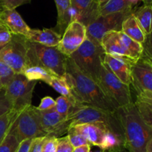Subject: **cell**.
Returning <instances> with one entry per match:
<instances>
[{"label":"cell","instance_id":"obj_1","mask_svg":"<svg viewBox=\"0 0 152 152\" xmlns=\"http://www.w3.org/2000/svg\"><path fill=\"white\" fill-rule=\"evenodd\" d=\"M65 79L76 102L111 112L116 111L117 108L105 94L99 83L84 74L71 57L67 58Z\"/></svg>","mask_w":152,"mask_h":152},{"label":"cell","instance_id":"obj_2","mask_svg":"<svg viewBox=\"0 0 152 152\" xmlns=\"http://www.w3.org/2000/svg\"><path fill=\"white\" fill-rule=\"evenodd\" d=\"M115 114L123 129L125 148L129 152H145L152 129L142 120L134 103L119 107Z\"/></svg>","mask_w":152,"mask_h":152},{"label":"cell","instance_id":"obj_3","mask_svg":"<svg viewBox=\"0 0 152 152\" xmlns=\"http://www.w3.org/2000/svg\"><path fill=\"white\" fill-rule=\"evenodd\" d=\"M66 119L69 122L70 127L86 123H101L109 132L124 137L123 129L115 112L74 102L71 105Z\"/></svg>","mask_w":152,"mask_h":152},{"label":"cell","instance_id":"obj_4","mask_svg":"<svg viewBox=\"0 0 152 152\" xmlns=\"http://www.w3.org/2000/svg\"><path fill=\"white\" fill-rule=\"evenodd\" d=\"M28 65L43 67L58 77L65 75L67 58L56 47H49L28 40Z\"/></svg>","mask_w":152,"mask_h":152},{"label":"cell","instance_id":"obj_5","mask_svg":"<svg viewBox=\"0 0 152 152\" xmlns=\"http://www.w3.org/2000/svg\"><path fill=\"white\" fill-rule=\"evenodd\" d=\"M104 53L102 46L92 42L87 38L69 57L84 74L98 83Z\"/></svg>","mask_w":152,"mask_h":152},{"label":"cell","instance_id":"obj_6","mask_svg":"<svg viewBox=\"0 0 152 152\" xmlns=\"http://www.w3.org/2000/svg\"><path fill=\"white\" fill-rule=\"evenodd\" d=\"M9 132L16 136L19 142L27 139L47 136L42 130L37 107L29 105L19 112L12 123Z\"/></svg>","mask_w":152,"mask_h":152},{"label":"cell","instance_id":"obj_7","mask_svg":"<svg viewBox=\"0 0 152 152\" xmlns=\"http://www.w3.org/2000/svg\"><path fill=\"white\" fill-rule=\"evenodd\" d=\"M98 83L117 108L133 102L130 86L122 83L104 63H102Z\"/></svg>","mask_w":152,"mask_h":152},{"label":"cell","instance_id":"obj_8","mask_svg":"<svg viewBox=\"0 0 152 152\" xmlns=\"http://www.w3.org/2000/svg\"><path fill=\"white\" fill-rule=\"evenodd\" d=\"M133 10L99 16L86 26L87 38L92 42L101 45V41L106 33L110 31H121L125 19L133 13Z\"/></svg>","mask_w":152,"mask_h":152},{"label":"cell","instance_id":"obj_9","mask_svg":"<svg viewBox=\"0 0 152 152\" xmlns=\"http://www.w3.org/2000/svg\"><path fill=\"white\" fill-rule=\"evenodd\" d=\"M28 39L20 35H12L8 44L0 50V60L12 68L16 74H22L28 65Z\"/></svg>","mask_w":152,"mask_h":152},{"label":"cell","instance_id":"obj_10","mask_svg":"<svg viewBox=\"0 0 152 152\" xmlns=\"http://www.w3.org/2000/svg\"><path fill=\"white\" fill-rule=\"evenodd\" d=\"M37 81H30L22 74H16L4 88L7 97L11 102L13 109L22 111L31 105L33 93Z\"/></svg>","mask_w":152,"mask_h":152},{"label":"cell","instance_id":"obj_11","mask_svg":"<svg viewBox=\"0 0 152 152\" xmlns=\"http://www.w3.org/2000/svg\"><path fill=\"white\" fill-rule=\"evenodd\" d=\"M87 39L86 26L79 21L71 22L64 31L57 48L66 56H71L74 52Z\"/></svg>","mask_w":152,"mask_h":152},{"label":"cell","instance_id":"obj_12","mask_svg":"<svg viewBox=\"0 0 152 152\" xmlns=\"http://www.w3.org/2000/svg\"><path fill=\"white\" fill-rule=\"evenodd\" d=\"M132 85L140 94L143 91L152 92V65L145 58L141 56L131 63Z\"/></svg>","mask_w":152,"mask_h":152},{"label":"cell","instance_id":"obj_13","mask_svg":"<svg viewBox=\"0 0 152 152\" xmlns=\"http://www.w3.org/2000/svg\"><path fill=\"white\" fill-rule=\"evenodd\" d=\"M39 117L42 130L47 136L58 138L68 133L70 128L69 122L66 118L62 117L55 108L39 111Z\"/></svg>","mask_w":152,"mask_h":152},{"label":"cell","instance_id":"obj_14","mask_svg":"<svg viewBox=\"0 0 152 152\" xmlns=\"http://www.w3.org/2000/svg\"><path fill=\"white\" fill-rule=\"evenodd\" d=\"M0 23L13 35L28 37L31 28L16 9L4 8L0 11Z\"/></svg>","mask_w":152,"mask_h":152},{"label":"cell","instance_id":"obj_15","mask_svg":"<svg viewBox=\"0 0 152 152\" xmlns=\"http://www.w3.org/2000/svg\"><path fill=\"white\" fill-rule=\"evenodd\" d=\"M133 60L122 56H112L104 53L102 62L108 67L111 72L124 84L132 85L131 63Z\"/></svg>","mask_w":152,"mask_h":152},{"label":"cell","instance_id":"obj_16","mask_svg":"<svg viewBox=\"0 0 152 152\" xmlns=\"http://www.w3.org/2000/svg\"><path fill=\"white\" fill-rule=\"evenodd\" d=\"M71 7L78 16L77 21L87 26L99 16V7L96 0H71Z\"/></svg>","mask_w":152,"mask_h":152},{"label":"cell","instance_id":"obj_17","mask_svg":"<svg viewBox=\"0 0 152 152\" xmlns=\"http://www.w3.org/2000/svg\"><path fill=\"white\" fill-rule=\"evenodd\" d=\"M57 10V24L55 31L62 36L71 22L77 21V14L71 7V0H54Z\"/></svg>","mask_w":152,"mask_h":152},{"label":"cell","instance_id":"obj_18","mask_svg":"<svg viewBox=\"0 0 152 152\" xmlns=\"http://www.w3.org/2000/svg\"><path fill=\"white\" fill-rule=\"evenodd\" d=\"M118 31H110L103 36L101 46L105 53L132 59V56L118 37ZM134 61V60H133Z\"/></svg>","mask_w":152,"mask_h":152},{"label":"cell","instance_id":"obj_19","mask_svg":"<svg viewBox=\"0 0 152 152\" xmlns=\"http://www.w3.org/2000/svg\"><path fill=\"white\" fill-rule=\"evenodd\" d=\"M76 131L80 132L88 140L90 145H94L100 148L105 132L108 131L103 124L97 123H86L72 126Z\"/></svg>","mask_w":152,"mask_h":152},{"label":"cell","instance_id":"obj_20","mask_svg":"<svg viewBox=\"0 0 152 152\" xmlns=\"http://www.w3.org/2000/svg\"><path fill=\"white\" fill-rule=\"evenodd\" d=\"M29 41L37 42L49 47H57L62 36L58 34L55 30L44 28L43 30H30L29 34L27 37Z\"/></svg>","mask_w":152,"mask_h":152},{"label":"cell","instance_id":"obj_21","mask_svg":"<svg viewBox=\"0 0 152 152\" xmlns=\"http://www.w3.org/2000/svg\"><path fill=\"white\" fill-rule=\"evenodd\" d=\"M134 103L141 118L152 129V92L143 91L137 94Z\"/></svg>","mask_w":152,"mask_h":152},{"label":"cell","instance_id":"obj_22","mask_svg":"<svg viewBox=\"0 0 152 152\" xmlns=\"http://www.w3.org/2000/svg\"><path fill=\"white\" fill-rule=\"evenodd\" d=\"M121 31L140 44H142L145 39V34L133 13L126 18L123 22Z\"/></svg>","mask_w":152,"mask_h":152},{"label":"cell","instance_id":"obj_23","mask_svg":"<svg viewBox=\"0 0 152 152\" xmlns=\"http://www.w3.org/2000/svg\"><path fill=\"white\" fill-rule=\"evenodd\" d=\"M133 15L140 25L145 36L152 31V5L144 4L137 9H134Z\"/></svg>","mask_w":152,"mask_h":152},{"label":"cell","instance_id":"obj_24","mask_svg":"<svg viewBox=\"0 0 152 152\" xmlns=\"http://www.w3.org/2000/svg\"><path fill=\"white\" fill-rule=\"evenodd\" d=\"M100 148L105 152H123L126 149L124 137L107 131L104 135Z\"/></svg>","mask_w":152,"mask_h":152},{"label":"cell","instance_id":"obj_25","mask_svg":"<svg viewBox=\"0 0 152 152\" xmlns=\"http://www.w3.org/2000/svg\"><path fill=\"white\" fill-rule=\"evenodd\" d=\"M22 74L30 81L42 80L49 85L53 74L43 67L36 65H29L24 69Z\"/></svg>","mask_w":152,"mask_h":152},{"label":"cell","instance_id":"obj_26","mask_svg":"<svg viewBox=\"0 0 152 152\" xmlns=\"http://www.w3.org/2000/svg\"><path fill=\"white\" fill-rule=\"evenodd\" d=\"M117 34H118V37L120 38V41L124 45L128 51L130 53L132 60H138L142 56V51H143L142 44L132 39V38L128 37L127 35H126L122 31H118Z\"/></svg>","mask_w":152,"mask_h":152},{"label":"cell","instance_id":"obj_27","mask_svg":"<svg viewBox=\"0 0 152 152\" xmlns=\"http://www.w3.org/2000/svg\"><path fill=\"white\" fill-rule=\"evenodd\" d=\"M133 9V6L126 0H110L103 7L99 8V16H105Z\"/></svg>","mask_w":152,"mask_h":152},{"label":"cell","instance_id":"obj_28","mask_svg":"<svg viewBox=\"0 0 152 152\" xmlns=\"http://www.w3.org/2000/svg\"><path fill=\"white\" fill-rule=\"evenodd\" d=\"M49 86H51L55 91L60 94L62 96H65V97L71 99L72 102H75L74 99L73 98L72 94H71L69 86L65 80V77H58L56 76H53L50 80V83H49Z\"/></svg>","mask_w":152,"mask_h":152},{"label":"cell","instance_id":"obj_29","mask_svg":"<svg viewBox=\"0 0 152 152\" xmlns=\"http://www.w3.org/2000/svg\"><path fill=\"white\" fill-rule=\"evenodd\" d=\"M20 111H15L14 109H11L10 111L0 117V144L7 134L12 123Z\"/></svg>","mask_w":152,"mask_h":152},{"label":"cell","instance_id":"obj_30","mask_svg":"<svg viewBox=\"0 0 152 152\" xmlns=\"http://www.w3.org/2000/svg\"><path fill=\"white\" fill-rule=\"evenodd\" d=\"M19 140L13 133L8 132L0 144V152H16L19 147Z\"/></svg>","mask_w":152,"mask_h":152},{"label":"cell","instance_id":"obj_31","mask_svg":"<svg viewBox=\"0 0 152 152\" xmlns=\"http://www.w3.org/2000/svg\"><path fill=\"white\" fill-rule=\"evenodd\" d=\"M55 109L62 117L66 118L72 105V101L65 96H61L56 99Z\"/></svg>","mask_w":152,"mask_h":152},{"label":"cell","instance_id":"obj_32","mask_svg":"<svg viewBox=\"0 0 152 152\" xmlns=\"http://www.w3.org/2000/svg\"><path fill=\"white\" fill-rule=\"evenodd\" d=\"M16 73L8 65L0 60V81L4 88L10 83Z\"/></svg>","mask_w":152,"mask_h":152},{"label":"cell","instance_id":"obj_33","mask_svg":"<svg viewBox=\"0 0 152 152\" xmlns=\"http://www.w3.org/2000/svg\"><path fill=\"white\" fill-rule=\"evenodd\" d=\"M68 136L69 137L71 145L74 148L89 144L86 138L82 134L76 131L73 127H70L68 129Z\"/></svg>","mask_w":152,"mask_h":152},{"label":"cell","instance_id":"obj_34","mask_svg":"<svg viewBox=\"0 0 152 152\" xmlns=\"http://www.w3.org/2000/svg\"><path fill=\"white\" fill-rule=\"evenodd\" d=\"M74 148L71 145L68 136L57 138V146L56 152H73Z\"/></svg>","mask_w":152,"mask_h":152},{"label":"cell","instance_id":"obj_35","mask_svg":"<svg viewBox=\"0 0 152 152\" xmlns=\"http://www.w3.org/2000/svg\"><path fill=\"white\" fill-rule=\"evenodd\" d=\"M13 109L11 102L7 97L5 90H0V117Z\"/></svg>","mask_w":152,"mask_h":152},{"label":"cell","instance_id":"obj_36","mask_svg":"<svg viewBox=\"0 0 152 152\" xmlns=\"http://www.w3.org/2000/svg\"><path fill=\"white\" fill-rule=\"evenodd\" d=\"M143 51L142 56L149 60H152V31L148 35L145 36V39L142 44Z\"/></svg>","mask_w":152,"mask_h":152},{"label":"cell","instance_id":"obj_37","mask_svg":"<svg viewBox=\"0 0 152 152\" xmlns=\"http://www.w3.org/2000/svg\"><path fill=\"white\" fill-rule=\"evenodd\" d=\"M57 146V138L46 136L42 148V152H56Z\"/></svg>","mask_w":152,"mask_h":152},{"label":"cell","instance_id":"obj_38","mask_svg":"<svg viewBox=\"0 0 152 152\" xmlns=\"http://www.w3.org/2000/svg\"><path fill=\"white\" fill-rule=\"evenodd\" d=\"M31 0H1L4 8L16 9V7L31 2Z\"/></svg>","mask_w":152,"mask_h":152},{"label":"cell","instance_id":"obj_39","mask_svg":"<svg viewBox=\"0 0 152 152\" xmlns=\"http://www.w3.org/2000/svg\"><path fill=\"white\" fill-rule=\"evenodd\" d=\"M56 105V101L50 96H45L42 98L40 102V104L37 107L38 110L39 111H45V110L51 109L55 108Z\"/></svg>","mask_w":152,"mask_h":152},{"label":"cell","instance_id":"obj_40","mask_svg":"<svg viewBox=\"0 0 152 152\" xmlns=\"http://www.w3.org/2000/svg\"><path fill=\"white\" fill-rule=\"evenodd\" d=\"M45 137L34 138L28 152H42V145Z\"/></svg>","mask_w":152,"mask_h":152},{"label":"cell","instance_id":"obj_41","mask_svg":"<svg viewBox=\"0 0 152 152\" xmlns=\"http://www.w3.org/2000/svg\"><path fill=\"white\" fill-rule=\"evenodd\" d=\"M12 35L13 34H10L5 28L0 30V47H4L8 44L11 40Z\"/></svg>","mask_w":152,"mask_h":152},{"label":"cell","instance_id":"obj_42","mask_svg":"<svg viewBox=\"0 0 152 152\" xmlns=\"http://www.w3.org/2000/svg\"><path fill=\"white\" fill-rule=\"evenodd\" d=\"M34 139H27L19 143V147L16 152H28Z\"/></svg>","mask_w":152,"mask_h":152},{"label":"cell","instance_id":"obj_43","mask_svg":"<svg viewBox=\"0 0 152 152\" xmlns=\"http://www.w3.org/2000/svg\"><path fill=\"white\" fill-rule=\"evenodd\" d=\"M91 151V145L87 144V145H82V146L77 147L74 149L73 152H90Z\"/></svg>","mask_w":152,"mask_h":152},{"label":"cell","instance_id":"obj_44","mask_svg":"<svg viewBox=\"0 0 152 152\" xmlns=\"http://www.w3.org/2000/svg\"><path fill=\"white\" fill-rule=\"evenodd\" d=\"M145 152H152V138L148 142L145 148Z\"/></svg>","mask_w":152,"mask_h":152},{"label":"cell","instance_id":"obj_45","mask_svg":"<svg viewBox=\"0 0 152 152\" xmlns=\"http://www.w3.org/2000/svg\"><path fill=\"white\" fill-rule=\"evenodd\" d=\"M108 1H110V0H96L98 4H99V8H100V7H103V6L105 5V4H106V3L108 2Z\"/></svg>","mask_w":152,"mask_h":152},{"label":"cell","instance_id":"obj_46","mask_svg":"<svg viewBox=\"0 0 152 152\" xmlns=\"http://www.w3.org/2000/svg\"><path fill=\"white\" fill-rule=\"evenodd\" d=\"M126 1H128V2L129 3V4H132V6H134V5H136L137 4L138 2H139L140 1H144V0H126Z\"/></svg>","mask_w":152,"mask_h":152},{"label":"cell","instance_id":"obj_47","mask_svg":"<svg viewBox=\"0 0 152 152\" xmlns=\"http://www.w3.org/2000/svg\"><path fill=\"white\" fill-rule=\"evenodd\" d=\"M144 4H151L152 5V0H144Z\"/></svg>","mask_w":152,"mask_h":152},{"label":"cell","instance_id":"obj_48","mask_svg":"<svg viewBox=\"0 0 152 152\" xmlns=\"http://www.w3.org/2000/svg\"><path fill=\"white\" fill-rule=\"evenodd\" d=\"M3 9H4V7H3V6H2V4H1V1H0V10H3Z\"/></svg>","mask_w":152,"mask_h":152},{"label":"cell","instance_id":"obj_49","mask_svg":"<svg viewBox=\"0 0 152 152\" xmlns=\"http://www.w3.org/2000/svg\"><path fill=\"white\" fill-rule=\"evenodd\" d=\"M2 89H4V87H3L2 84H1V81H0V90H2Z\"/></svg>","mask_w":152,"mask_h":152},{"label":"cell","instance_id":"obj_50","mask_svg":"<svg viewBox=\"0 0 152 152\" xmlns=\"http://www.w3.org/2000/svg\"><path fill=\"white\" fill-rule=\"evenodd\" d=\"M4 28H4V27L3 26V25H1V23H0V30H1V29H4ZM5 29H6V28H5Z\"/></svg>","mask_w":152,"mask_h":152},{"label":"cell","instance_id":"obj_51","mask_svg":"<svg viewBox=\"0 0 152 152\" xmlns=\"http://www.w3.org/2000/svg\"><path fill=\"white\" fill-rule=\"evenodd\" d=\"M142 57H143V56H142ZM147 60H148V62H150V64H151V65H152V60H149V59H147Z\"/></svg>","mask_w":152,"mask_h":152},{"label":"cell","instance_id":"obj_52","mask_svg":"<svg viewBox=\"0 0 152 152\" xmlns=\"http://www.w3.org/2000/svg\"><path fill=\"white\" fill-rule=\"evenodd\" d=\"M96 152H105V151H102H102H96Z\"/></svg>","mask_w":152,"mask_h":152},{"label":"cell","instance_id":"obj_53","mask_svg":"<svg viewBox=\"0 0 152 152\" xmlns=\"http://www.w3.org/2000/svg\"><path fill=\"white\" fill-rule=\"evenodd\" d=\"M2 48H3V47H0V50H1V49Z\"/></svg>","mask_w":152,"mask_h":152},{"label":"cell","instance_id":"obj_54","mask_svg":"<svg viewBox=\"0 0 152 152\" xmlns=\"http://www.w3.org/2000/svg\"><path fill=\"white\" fill-rule=\"evenodd\" d=\"M0 11H1V10H0Z\"/></svg>","mask_w":152,"mask_h":152},{"label":"cell","instance_id":"obj_55","mask_svg":"<svg viewBox=\"0 0 152 152\" xmlns=\"http://www.w3.org/2000/svg\"><path fill=\"white\" fill-rule=\"evenodd\" d=\"M0 1H1V0H0Z\"/></svg>","mask_w":152,"mask_h":152}]
</instances>
